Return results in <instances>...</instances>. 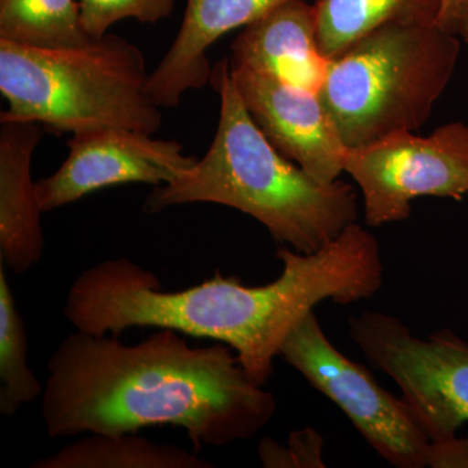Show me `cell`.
Listing matches in <instances>:
<instances>
[{
  "label": "cell",
  "instance_id": "2",
  "mask_svg": "<svg viewBox=\"0 0 468 468\" xmlns=\"http://www.w3.org/2000/svg\"><path fill=\"white\" fill-rule=\"evenodd\" d=\"M300 304V292L286 276L249 286L217 272L202 284L165 292L146 268L117 258L76 277L63 314L86 334L117 337L126 329L151 326L218 341L234 351L252 383L264 387Z\"/></svg>",
  "mask_w": 468,
  "mask_h": 468
},
{
  "label": "cell",
  "instance_id": "10",
  "mask_svg": "<svg viewBox=\"0 0 468 468\" xmlns=\"http://www.w3.org/2000/svg\"><path fill=\"white\" fill-rule=\"evenodd\" d=\"M230 73L251 119L280 154L322 183L338 180L349 149L319 92L252 70Z\"/></svg>",
  "mask_w": 468,
  "mask_h": 468
},
{
  "label": "cell",
  "instance_id": "3",
  "mask_svg": "<svg viewBox=\"0 0 468 468\" xmlns=\"http://www.w3.org/2000/svg\"><path fill=\"white\" fill-rule=\"evenodd\" d=\"M209 82L220 97L214 141L192 168L150 193L144 212L189 203L227 206L254 218L301 254L319 251L356 223L353 186L316 180L261 133L234 85L229 58L215 64Z\"/></svg>",
  "mask_w": 468,
  "mask_h": 468
},
{
  "label": "cell",
  "instance_id": "5",
  "mask_svg": "<svg viewBox=\"0 0 468 468\" xmlns=\"http://www.w3.org/2000/svg\"><path fill=\"white\" fill-rule=\"evenodd\" d=\"M460 37L440 26H388L329 60L319 95L347 149L426 124L454 76Z\"/></svg>",
  "mask_w": 468,
  "mask_h": 468
},
{
  "label": "cell",
  "instance_id": "19",
  "mask_svg": "<svg viewBox=\"0 0 468 468\" xmlns=\"http://www.w3.org/2000/svg\"><path fill=\"white\" fill-rule=\"evenodd\" d=\"M322 448V436L313 428H304L291 433L288 448L272 439H263L258 452L268 468H323Z\"/></svg>",
  "mask_w": 468,
  "mask_h": 468
},
{
  "label": "cell",
  "instance_id": "15",
  "mask_svg": "<svg viewBox=\"0 0 468 468\" xmlns=\"http://www.w3.org/2000/svg\"><path fill=\"white\" fill-rule=\"evenodd\" d=\"M30 468H211L196 452L158 443L135 433H89L54 454L34 461Z\"/></svg>",
  "mask_w": 468,
  "mask_h": 468
},
{
  "label": "cell",
  "instance_id": "22",
  "mask_svg": "<svg viewBox=\"0 0 468 468\" xmlns=\"http://www.w3.org/2000/svg\"><path fill=\"white\" fill-rule=\"evenodd\" d=\"M455 7H457V0H442V9L439 18V26L443 27V29L449 30V32H452Z\"/></svg>",
  "mask_w": 468,
  "mask_h": 468
},
{
  "label": "cell",
  "instance_id": "6",
  "mask_svg": "<svg viewBox=\"0 0 468 468\" xmlns=\"http://www.w3.org/2000/svg\"><path fill=\"white\" fill-rule=\"evenodd\" d=\"M351 340L393 378L431 442L457 435L468 421V343L449 329L417 337L380 311L349 319Z\"/></svg>",
  "mask_w": 468,
  "mask_h": 468
},
{
  "label": "cell",
  "instance_id": "12",
  "mask_svg": "<svg viewBox=\"0 0 468 468\" xmlns=\"http://www.w3.org/2000/svg\"><path fill=\"white\" fill-rule=\"evenodd\" d=\"M288 0H187L180 30L149 77L147 91L160 109H175L185 92L211 81L207 50L224 34L248 27Z\"/></svg>",
  "mask_w": 468,
  "mask_h": 468
},
{
  "label": "cell",
  "instance_id": "21",
  "mask_svg": "<svg viewBox=\"0 0 468 468\" xmlns=\"http://www.w3.org/2000/svg\"><path fill=\"white\" fill-rule=\"evenodd\" d=\"M452 32L468 43V0H457Z\"/></svg>",
  "mask_w": 468,
  "mask_h": 468
},
{
  "label": "cell",
  "instance_id": "16",
  "mask_svg": "<svg viewBox=\"0 0 468 468\" xmlns=\"http://www.w3.org/2000/svg\"><path fill=\"white\" fill-rule=\"evenodd\" d=\"M0 39L41 50H69L92 39L79 0H0Z\"/></svg>",
  "mask_w": 468,
  "mask_h": 468
},
{
  "label": "cell",
  "instance_id": "11",
  "mask_svg": "<svg viewBox=\"0 0 468 468\" xmlns=\"http://www.w3.org/2000/svg\"><path fill=\"white\" fill-rule=\"evenodd\" d=\"M230 68L318 92L329 60L320 51L314 5L288 0L245 27L230 46Z\"/></svg>",
  "mask_w": 468,
  "mask_h": 468
},
{
  "label": "cell",
  "instance_id": "17",
  "mask_svg": "<svg viewBox=\"0 0 468 468\" xmlns=\"http://www.w3.org/2000/svg\"><path fill=\"white\" fill-rule=\"evenodd\" d=\"M42 393L41 383L27 365L26 324L0 261V412L12 417Z\"/></svg>",
  "mask_w": 468,
  "mask_h": 468
},
{
  "label": "cell",
  "instance_id": "1",
  "mask_svg": "<svg viewBox=\"0 0 468 468\" xmlns=\"http://www.w3.org/2000/svg\"><path fill=\"white\" fill-rule=\"evenodd\" d=\"M48 369L42 418L52 439L174 426L199 451L252 439L277 408L229 346H190L174 329L135 345L76 331L58 344Z\"/></svg>",
  "mask_w": 468,
  "mask_h": 468
},
{
  "label": "cell",
  "instance_id": "7",
  "mask_svg": "<svg viewBox=\"0 0 468 468\" xmlns=\"http://www.w3.org/2000/svg\"><path fill=\"white\" fill-rule=\"evenodd\" d=\"M280 356L343 410L388 463L399 468L428 467L431 440L408 403L384 389L365 366L338 351L314 311L292 329Z\"/></svg>",
  "mask_w": 468,
  "mask_h": 468
},
{
  "label": "cell",
  "instance_id": "9",
  "mask_svg": "<svg viewBox=\"0 0 468 468\" xmlns=\"http://www.w3.org/2000/svg\"><path fill=\"white\" fill-rule=\"evenodd\" d=\"M69 154L54 175L36 181L42 212L70 205L104 187L122 184L165 185L192 168L197 158L185 155L175 140L126 129H100L73 134Z\"/></svg>",
  "mask_w": 468,
  "mask_h": 468
},
{
  "label": "cell",
  "instance_id": "18",
  "mask_svg": "<svg viewBox=\"0 0 468 468\" xmlns=\"http://www.w3.org/2000/svg\"><path fill=\"white\" fill-rule=\"evenodd\" d=\"M82 27L92 39H101L117 21L135 18L156 24L171 16L175 0H79Z\"/></svg>",
  "mask_w": 468,
  "mask_h": 468
},
{
  "label": "cell",
  "instance_id": "8",
  "mask_svg": "<svg viewBox=\"0 0 468 468\" xmlns=\"http://www.w3.org/2000/svg\"><path fill=\"white\" fill-rule=\"evenodd\" d=\"M345 172L362 190L369 227L406 220L419 197L468 196V125L451 122L427 137L399 132L349 150Z\"/></svg>",
  "mask_w": 468,
  "mask_h": 468
},
{
  "label": "cell",
  "instance_id": "20",
  "mask_svg": "<svg viewBox=\"0 0 468 468\" xmlns=\"http://www.w3.org/2000/svg\"><path fill=\"white\" fill-rule=\"evenodd\" d=\"M428 467L468 468V432L466 436L431 442Z\"/></svg>",
  "mask_w": 468,
  "mask_h": 468
},
{
  "label": "cell",
  "instance_id": "14",
  "mask_svg": "<svg viewBox=\"0 0 468 468\" xmlns=\"http://www.w3.org/2000/svg\"><path fill=\"white\" fill-rule=\"evenodd\" d=\"M320 51L343 54L353 43L388 26H439L442 0H315Z\"/></svg>",
  "mask_w": 468,
  "mask_h": 468
},
{
  "label": "cell",
  "instance_id": "13",
  "mask_svg": "<svg viewBox=\"0 0 468 468\" xmlns=\"http://www.w3.org/2000/svg\"><path fill=\"white\" fill-rule=\"evenodd\" d=\"M0 261L26 273L41 261L45 239L41 207L32 178V158L43 126L33 122H0Z\"/></svg>",
  "mask_w": 468,
  "mask_h": 468
},
{
  "label": "cell",
  "instance_id": "4",
  "mask_svg": "<svg viewBox=\"0 0 468 468\" xmlns=\"http://www.w3.org/2000/svg\"><path fill=\"white\" fill-rule=\"evenodd\" d=\"M143 51L107 33L88 46L41 50L0 39V122H33L52 133L126 129L154 135L160 107L147 91Z\"/></svg>",
  "mask_w": 468,
  "mask_h": 468
}]
</instances>
